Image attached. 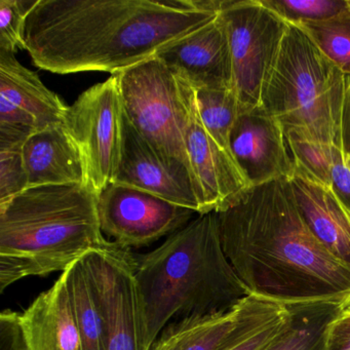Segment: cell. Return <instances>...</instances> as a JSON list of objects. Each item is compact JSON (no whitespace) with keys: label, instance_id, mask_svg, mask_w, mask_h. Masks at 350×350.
Returning <instances> with one entry per match:
<instances>
[{"label":"cell","instance_id":"cell-11","mask_svg":"<svg viewBox=\"0 0 350 350\" xmlns=\"http://www.w3.org/2000/svg\"><path fill=\"white\" fill-rule=\"evenodd\" d=\"M288 311L284 305L249 295L226 312L172 321L150 350H229Z\"/></svg>","mask_w":350,"mask_h":350},{"label":"cell","instance_id":"cell-27","mask_svg":"<svg viewBox=\"0 0 350 350\" xmlns=\"http://www.w3.org/2000/svg\"><path fill=\"white\" fill-rule=\"evenodd\" d=\"M24 146L0 147V204L28 188Z\"/></svg>","mask_w":350,"mask_h":350},{"label":"cell","instance_id":"cell-25","mask_svg":"<svg viewBox=\"0 0 350 350\" xmlns=\"http://www.w3.org/2000/svg\"><path fill=\"white\" fill-rule=\"evenodd\" d=\"M284 22L293 25L325 21L350 8V0H259Z\"/></svg>","mask_w":350,"mask_h":350},{"label":"cell","instance_id":"cell-13","mask_svg":"<svg viewBox=\"0 0 350 350\" xmlns=\"http://www.w3.org/2000/svg\"><path fill=\"white\" fill-rule=\"evenodd\" d=\"M114 183L143 190L196 214H206L204 200L191 171L159 155L126 116L122 161Z\"/></svg>","mask_w":350,"mask_h":350},{"label":"cell","instance_id":"cell-8","mask_svg":"<svg viewBox=\"0 0 350 350\" xmlns=\"http://www.w3.org/2000/svg\"><path fill=\"white\" fill-rule=\"evenodd\" d=\"M124 112L116 75L83 92L63 126L79 147L88 185L99 194L116 182L122 161Z\"/></svg>","mask_w":350,"mask_h":350},{"label":"cell","instance_id":"cell-24","mask_svg":"<svg viewBox=\"0 0 350 350\" xmlns=\"http://www.w3.org/2000/svg\"><path fill=\"white\" fill-rule=\"evenodd\" d=\"M296 26L338 69L350 75V8L331 19Z\"/></svg>","mask_w":350,"mask_h":350},{"label":"cell","instance_id":"cell-17","mask_svg":"<svg viewBox=\"0 0 350 350\" xmlns=\"http://www.w3.org/2000/svg\"><path fill=\"white\" fill-rule=\"evenodd\" d=\"M299 211L313 234L350 265V211L335 192L297 167L288 179Z\"/></svg>","mask_w":350,"mask_h":350},{"label":"cell","instance_id":"cell-7","mask_svg":"<svg viewBox=\"0 0 350 350\" xmlns=\"http://www.w3.org/2000/svg\"><path fill=\"white\" fill-rule=\"evenodd\" d=\"M219 17L232 57L233 91L243 110L260 106L288 24L259 0H227Z\"/></svg>","mask_w":350,"mask_h":350},{"label":"cell","instance_id":"cell-4","mask_svg":"<svg viewBox=\"0 0 350 350\" xmlns=\"http://www.w3.org/2000/svg\"><path fill=\"white\" fill-rule=\"evenodd\" d=\"M112 243L102 232L98 194L89 185L27 188L0 204V292L28 276L65 271Z\"/></svg>","mask_w":350,"mask_h":350},{"label":"cell","instance_id":"cell-19","mask_svg":"<svg viewBox=\"0 0 350 350\" xmlns=\"http://www.w3.org/2000/svg\"><path fill=\"white\" fill-rule=\"evenodd\" d=\"M29 350H83L62 276L21 313Z\"/></svg>","mask_w":350,"mask_h":350},{"label":"cell","instance_id":"cell-29","mask_svg":"<svg viewBox=\"0 0 350 350\" xmlns=\"http://www.w3.org/2000/svg\"><path fill=\"white\" fill-rule=\"evenodd\" d=\"M323 350H350V308L344 309L329 323Z\"/></svg>","mask_w":350,"mask_h":350},{"label":"cell","instance_id":"cell-26","mask_svg":"<svg viewBox=\"0 0 350 350\" xmlns=\"http://www.w3.org/2000/svg\"><path fill=\"white\" fill-rule=\"evenodd\" d=\"M38 0H0V50L24 51L25 22Z\"/></svg>","mask_w":350,"mask_h":350},{"label":"cell","instance_id":"cell-15","mask_svg":"<svg viewBox=\"0 0 350 350\" xmlns=\"http://www.w3.org/2000/svg\"><path fill=\"white\" fill-rule=\"evenodd\" d=\"M155 57L196 91L233 90L230 44L219 15L204 27L172 42Z\"/></svg>","mask_w":350,"mask_h":350},{"label":"cell","instance_id":"cell-28","mask_svg":"<svg viewBox=\"0 0 350 350\" xmlns=\"http://www.w3.org/2000/svg\"><path fill=\"white\" fill-rule=\"evenodd\" d=\"M291 319V311L282 317H278L263 329H260L255 335L252 336L245 341L241 342L239 345L234 346L229 350H266L268 346L280 335L288 325Z\"/></svg>","mask_w":350,"mask_h":350},{"label":"cell","instance_id":"cell-2","mask_svg":"<svg viewBox=\"0 0 350 350\" xmlns=\"http://www.w3.org/2000/svg\"><path fill=\"white\" fill-rule=\"evenodd\" d=\"M219 14L190 0H38L24 28V51L57 75H116L157 56Z\"/></svg>","mask_w":350,"mask_h":350},{"label":"cell","instance_id":"cell-22","mask_svg":"<svg viewBox=\"0 0 350 350\" xmlns=\"http://www.w3.org/2000/svg\"><path fill=\"white\" fill-rule=\"evenodd\" d=\"M288 308L291 311L288 325L266 350H323L327 327L345 309L335 303H313Z\"/></svg>","mask_w":350,"mask_h":350},{"label":"cell","instance_id":"cell-14","mask_svg":"<svg viewBox=\"0 0 350 350\" xmlns=\"http://www.w3.org/2000/svg\"><path fill=\"white\" fill-rule=\"evenodd\" d=\"M230 151L251 187L290 179L296 171L282 126L260 106L239 113L231 131Z\"/></svg>","mask_w":350,"mask_h":350},{"label":"cell","instance_id":"cell-6","mask_svg":"<svg viewBox=\"0 0 350 350\" xmlns=\"http://www.w3.org/2000/svg\"><path fill=\"white\" fill-rule=\"evenodd\" d=\"M116 75L124 116L135 130L163 159L191 171L186 152L187 116L181 79L157 57Z\"/></svg>","mask_w":350,"mask_h":350},{"label":"cell","instance_id":"cell-21","mask_svg":"<svg viewBox=\"0 0 350 350\" xmlns=\"http://www.w3.org/2000/svg\"><path fill=\"white\" fill-rule=\"evenodd\" d=\"M61 276L66 284L83 350H107L105 317L83 260L69 266Z\"/></svg>","mask_w":350,"mask_h":350},{"label":"cell","instance_id":"cell-12","mask_svg":"<svg viewBox=\"0 0 350 350\" xmlns=\"http://www.w3.org/2000/svg\"><path fill=\"white\" fill-rule=\"evenodd\" d=\"M182 81V79H181ZM186 103L185 146L192 174L204 200V213H218L234 204L249 188L232 155L208 134L200 120L196 92L182 81Z\"/></svg>","mask_w":350,"mask_h":350},{"label":"cell","instance_id":"cell-18","mask_svg":"<svg viewBox=\"0 0 350 350\" xmlns=\"http://www.w3.org/2000/svg\"><path fill=\"white\" fill-rule=\"evenodd\" d=\"M28 188L48 185H88L85 161L63 124L30 136L23 148Z\"/></svg>","mask_w":350,"mask_h":350},{"label":"cell","instance_id":"cell-3","mask_svg":"<svg viewBox=\"0 0 350 350\" xmlns=\"http://www.w3.org/2000/svg\"><path fill=\"white\" fill-rule=\"evenodd\" d=\"M136 280L151 346L172 321L226 312L250 295L225 255L214 212L136 260Z\"/></svg>","mask_w":350,"mask_h":350},{"label":"cell","instance_id":"cell-20","mask_svg":"<svg viewBox=\"0 0 350 350\" xmlns=\"http://www.w3.org/2000/svg\"><path fill=\"white\" fill-rule=\"evenodd\" d=\"M297 167L335 192L350 211V167L341 148L286 137Z\"/></svg>","mask_w":350,"mask_h":350},{"label":"cell","instance_id":"cell-10","mask_svg":"<svg viewBox=\"0 0 350 350\" xmlns=\"http://www.w3.org/2000/svg\"><path fill=\"white\" fill-rule=\"evenodd\" d=\"M193 211L148 192L112 183L98 194L102 232L124 249L144 247L189 223Z\"/></svg>","mask_w":350,"mask_h":350},{"label":"cell","instance_id":"cell-1","mask_svg":"<svg viewBox=\"0 0 350 350\" xmlns=\"http://www.w3.org/2000/svg\"><path fill=\"white\" fill-rule=\"evenodd\" d=\"M216 215L225 255L250 295L286 307L350 308V265L313 234L288 179L253 186Z\"/></svg>","mask_w":350,"mask_h":350},{"label":"cell","instance_id":"cell-9","mask_svg":"<svg viewBox=\"0 0 350 350\" xmlns=\"http://www.w3.org/2000/svg\"><path fill=\"white\" fill-rule=\"evenodd\" d=\"M107 327V350H150L136 259L116 243L81 258Z\"/></svg>","mask_w":350,"mask_h":350},{"label":"cell","instance_id":"cell-16","mask_svg":"<svg viewBox=\"0 0 350 350\" xmlns=\"http://www.w3.org/2000/svg\"><path fill=\"white\" fill-rule=\"evenodd\" d=\"M68 107L15 53L0 50V124L38 132L63 124Z\"/></svg>","mask_w":350,"mask_h":350},{"label":"cell","instance_id":"cell-31","mask_svg":"<svg viewBox=\"0 0 350 350\" xmlns=\"http://www.w3.org/2000/svg\"><path fill=\"white\" fill-rule=\"evenodd\" d=\"M346 157H347V161H348V163H349V167H350V155H346Z\"/></svg>","mask_w":350,"mask_h":350},{"label":"cell","instance_id":"cell-30","mask_svg":"<svg viewBox=\"0 0 350 350\" xmlns=\"http://www.w3.org/2000/svg\"><path fill=\"white\" fill-rule=\"evenodd\" d=\"M342 150L350 155V75H345V94L341 116Z\"/></svg>","mask_w":350,"mask_h":350},{"label":"cell","instance_id":"cell-23","mask_svg":"<svg viewBox=\"0 0 350 350\" xmlns=\"http://www.w3.org/2000/svg\"><path fill=\"white\" fill-rule=\"evenodd\" d=\"M196 92L198 111L204 128L214 140L231 154V131L239 113L243 111L237 94L233 90Z\"/></svg>","mask_w":350,"mask_h":350},{"label":"cell","instance_id":"cell-5","mask_svg":"<svg viewBox=\"0 0 350 350\" xmlns=\"http://www.w3.org/2000/svg\"><path fill=\"white\" fill-rule=\"evenodd\" d=\"M345 75L298 26L288 24L260 107L286 137L342 149Z\"/></svg>","mask_w":350,"mask_h":350}]
</instances>
